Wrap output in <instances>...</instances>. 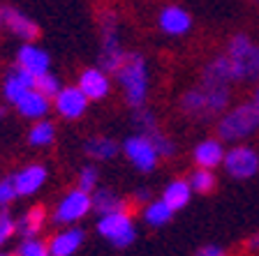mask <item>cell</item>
Instances as JSON below:
<instances>
[{
    "label": "cell",
    "instance_id": "11",
    "mask_svg": "<svg viewBox=\"0 0 259 256\" xmlns=\"http://www.w3.org/2000/svg\"><path fill=\"white\" fill-rule=\"evenodd\" d=\"M14 65L21 67L23 72H28L30 76L37 79L39 74H47L51 72V56H49L47 48H42L39 44L35 42H23L16 51V58H14Z\"/></svg>",
    "mask_w": 259,
    "mask_h": 256
},
{
    "label": "cell",
    "instance_id": "21",
    "mask_svg": "<svg viewBox=\"0 0 259 256\" xmlns=\"http://www.w3.org/2000/svg\"><path fill=\"white\" fill-rule=\"evenodd\" d=\"M83 152L93 162H109L120 152V143L111 136L100 134V136H91V139L83 141Z\"/></svg>",
    "mask_w": 259,
    "mask_h": 256
},
{
    "label": "cell",
    "instance_id": "35",
    "mask_svg": "<svg viewBox=\"0 0 259 256\" xmlns=\"http://www.w3.org/2000/svg\"><path fill=\"white\" fill-rule=\"evenodd\" d=\"M194 256H227V249L220 245H213V242H208V245H201L199 249L194 251Z\"/></svg>",
    "mask_w": 259,
    "mask_h": 256
},
{
    "label": "cell",
    "instance_id": "39",
    "mask_svg": "<svg viewBox=\"0 0 259 256\" xmlns=\"http://www.w3.org/2000/svg\"><path fill=\"white\" fill-rule=\"evenodd\" d=\"M0 256H14V251H5V249H0Z\"/></svg>",
    "mask_w": 259,
    "mask_h": 256
},
{
    "label": "cell",
    "instance_id": "12",
    "mask_svg": "<svg viewBox=\"0 0 259 256\" xmlns=\"http://www.w3.org/2000/svg\"><path fill=\"white\" fill-rule=\"evenodd\" d=\"M234 74H232V65H229V58L225 54L210 58L208 63L204 65L199 76V85L206 88V90H215V88H232Z\"/></svg>",
    "mask_w": 259,
    "mask_h": 256
},
{
    "label": "cell",
    "instance_id": "22",
    "mask_svg": "<svg viewBox=\"0 0 259 256\" xmlns=\"http://www.w3.org/2000/svg\"><path fill=\"white\" fill-rule=\"evenodd\" d=\"M192 187H190L188 178H174L171 182H167V187L162 189V201L167 203L169 208L174 210V213H178V210H183L185 206L190 203V198H192Z\"/></svg>",
    "mask_w": 259,
    "mask_h": 256
},
{
    "label": "cell",
    "instance_id": "15",
    "mask_svg": "<svg viewBox=\"0 0 259 256\" xmlns=\"http://www.w3.org/2000/svg\"><path fill=\"white\" fill-rule=\"evenodd\" d=\"M86 242V231L76 226H63L49 238V249L51 256H74Z\"/></svg>",
    "mask_w": 259,
    "mask_h": 256
},
{
    "label": "cell",
    "instance_id": "24",
    "mask_svg": "<svg viewBox=\"0 0 259 256\" xmlns=\"http://www.w3.org/2000/svg\"><path fill=\"white\" fill-rule=\"evenodd\" d=\"M178 109L183 116L190 118H208V109H206V92L201 90V85H194L190 90H185L178 99Z\"/></svg>",
    "mask_w": 259,
    "mask_h": 256
},
{
    "label": "cell",
    "instance_id": "25",
    "mask_svg": "<svg viewBox=\"0 0 259 256\" xmlns=\"http://www.w3.org/2000/svg\"><path fill=\"white\" fill-rule=\"evenodd\" d=\"M174 215L176 213H174V210L169 208L162 198H153V201H148L144 206V210H141L144 222L148 226H153V229H162V226H167L169 222L174 219Z\"/></svg>",
    "mask_w": 259,
    "mask_h": 256
},
{
    "label": "cell",
    "instance_id": "41",
    "mask_svg": "<svg viewBox=\"0 0 259 256\" xmlns=\"http://www.w3.org/2000/svg\"><path fill=\"white\" fill-rule=\"evenodd\" d=\"M257 3H259V0H257Z\"/></svg>",
    "mask_w": 259,
    "mask_h": 256
},
{
    "label": "cell",
    "instance_id": "2",
    "mask_svg": "<svg viewBox=\"0 0 259 256\" xmlns=\"http://www.w3.org/2000/svg\"><path fill=\"white\" fill-rule=\"evenodd\" d=\"M215 132L222 143H229V145L245 143V141L252 139L254 134L259 132V109L250 99L241 101V104H234L222 116H218Z\"/></svg>",
    "mask_w": 259,
    "mask_h": 256
},
{
    "label": "cell",
    "instance_id": "13",
    "mask_svg": "<svg viewBox=\"0 0 259 256\" xmlns=\"http://www.w3.org/2000/svg\"><path fill=\"white\" fill-rule=\"evenodd\" d=\"M157 26L167 37H185L192 30V14L181 5H164L157 14Z\"/></svg>",
    "mask_w": 259,
    "mask_h": 256
},
{
    "label": "cell",
    "instance_id": "28",
    "mask_svg": "<svg viewBox=\"0 0 259 256\" xmlns=\"http://www.w3.org/2000/svg\"><path fill=\"white\" fill-rule=\"evenodd\" d=\"M132 127L137 129V134H146V136H153L155 132H160L157 116L148 107L132 111Z\"/></svg>",
    "mask_w": 259,
    "mask_h": 256
},
{
    "label": "cell",
    "instance_id": "17",
    "mask_svg": "<svg viewBox=\"0 0 259 256\" xmlns=\"http://www.w3.org/2000/svg\"><path fill=\"white\" fill-rule=\"evenodd\" d=\"M225 152H227V148L218 136H213V139H204L192 148V162H194L197 169L215 171L218 166H222V162H225Z\"/></svg>",
    "mask_w": 259,
    "mask_h": 256
},
{
    "label": "cell",
    "instance_id": "6",
    "mask_svg": "<svg viewBox=\"0 0 259 256\" xmlns=\"http://www.w3.org/2000/svg\"><path fill=\"white\" fill-rule=\"evenodd\" d=\"M93 210V194L83 192L79 187H72L70 192H65L60 201L56 203L51 222L56 226H76L81 219H86Z\"/></svg>",
    "mask_w": 259,
    "mask_h": 256
},
{
    "label": "cell",
    "instance_id": "27",
    "mask_svg": "<svg viewBox=\"0 0 259 256\" xmlns=\"http://www.w3.org/2000/svg\"><path fill=\"white\" fill-rule=\"evenodd\" d=\"M188 182H190V187H192V192L201 194V196H204V194H210L218 187L215 171H210V169H194L192 173H190Z\"/></svg>",
    "mask_w": 259,
    "mask_h": 256
},
{
    "label": "cell",
    "instance_id": "31",
    "mask_svg": "<svg viewBox=\"0 0 259 256\" xmlns=\"http://www.w3.org/2000/svg\"><path fill=\"white\" fill-rule=\"evenodd\" d=\"M97 185H100V171H97V166H93V164L81 166L79 176H76V187L88 194H93L97 189Z\"/></svg>",
    "mask_w": 259,
    "mask_h": 256
},
{
    "label": "cell",
    "instance_id": "23",
    "mask_svg": "<svg viewBox=\"0 0 259 256\" xmlns=\"http://www.w3.org/2000/svg\"><path fill=\"white\" fill-rule=\"evenodd\" d=\"M118 210H127V203L118 192H113L109 187H97L93 192V213H97V217L118 213Z\"/></svg>",
    "mask_w": 259,
    "mask_h": 256
},
{
    "label": "cell",
    "instance_id": "1",
    "mask_svg": "<svg viewBox=\"0 0 259 256\" xmlns=\"http://www.w3.org/2000/svg\"><path fill=\"white\" fill-rule=\"evenodd\" d=\"M116 81L120 85V92H123V99L132 111L137 109H144L148 104V92H151V70H148V63L141 54L132 51L127 54L123 67L116 72Z\"/></svg>",
    "mask_w": 259,
    "mask_h": 256
},
{
    "label": "cell",
    "instance_id": "16",
    "mask_svg": "<svg viewBox=\"0 0 259 256\" xmlns=\"http://www.w3.org/2000/svg\"><path fill=\"white\" fill-rule=\"evenodd\" d=\"M3 26L21 42H35L39 37V26L35 23V19H30L26 12L16 7H3Z\"/></svg>",
    "mask_w": 259,
    "mask_h": 256
},
{
    "label": "cell",
    "instance_id": "40",
    "mask_svg": "<svg viewBox=\"0 0 259 256\" xmlns=\"http://www.w3.org/2000/svg\"><path fill=\"white\" fill-rule=\"evenodd\" d=\"M0 26H3V7H0Z\"/></svg>",
    "mask_w": 259,
    "mask_h": 256
},
{
    "label": "cell",
    "instance_id": "3",
    "mask_svg": "<svg viewBox=\"0 0 259 256\" xmlns=\"http://www.w3.org/2000/svg\"><path fill=\"white\" fill-rule=\"evenodd\" d=\"M225 56L229 58L236 83H257L259 81V44L248 32H236L227 44Z\"/></svg>",
    "mask_w": 259,
    "mask_h": 256
},
{
    "label": "cell",
    "instance_id": "34",
    "mask_svg": "<svg viewBox=\"0 0 259 256\" xmlns=\"http://www.w3.org/2000/svg\"><path fill=\"white\" fill-rule=\"evenodd\" d=\"M16 189H14V182L12 178H0V210H7L10 203L16 201Z\"/></svg>",
    "mask_w": 259,
    "mask_h": 256
},
{
    "label": "cell",
    "instance_id": "14",
    "mask_svg": "<svg viewBox=\"0 0 259 256\" xmlns=\"http://www.w3.org/2000/svg\"><path fill=\"white\" fill-rule=\"evenodd\" d=\"M76 85H79V90L83 92L91 101L107 99L109 92H111V79H109V74L100 67V65H95V67H86V70L79 74Z\"/></svg>",
    "mask_w": 259,
    "mask_h": 256
},
{
    "label": "cell",
    "instance_id": "10",
    "mask_svg": "<svg viewBox=\"0 0 259 256\" xmlns=\"http://www.w3.org/2000/svg\"><path fill=\"white\" fill-rule=\"evenodd\" d=\"M88 104H91V99L79 90V85H63L54 99V111L63 120H79L86 116Z\"/></svg>",
    "mask_w": 259,
    "mask_h": 256
},
{
    "label": "cell",
    "instance_id": "36",
    "mask_svg": "<svg viewBox=\"0 0 259 256\" xmlns=\"http://www.w3.org/2000/svg\"><path fill=\"white\" fill-rule=\"evenodd\" d=\"M132 201L139 203V206H146V203L153 201V198H151V192H148V189H137V192L132 194Z\"/></svg>",
    "mask_w": 259,
    "mask_h": 256
},
{
    "label": "cell",
    "instance_id": "19",
    "mask_svg": "<svg viewBox=\"0 0 259 256\" xmlns=\"http://www.w3.org/2000/svg\"><path fill=\"white\" fill-rule=\"evenodd\" d=\"M14 109L19 111V116L28 118V120H42V118H47L49 113H51V109H54V101L49 99L47 95H42V92H37L35 88H32L30 92H26V95L21 97V99L14 104Z\"/></svg>",
    "mask_w": 259,
    "mask_h": 256
},
{
    "label": "cell",
    "instance_id": "38",
    "mask_svg": "<svg viewBox=\"0 0 259 256\" xmlns=\"http://www.w3.org/2000/svg\"><path fill=\"white\" fill-rule=\"evenodd\" d=\"M250 101H252L254 107L259 109V81L254 83V88H252V95H250Z\"/></svg>",
    "mask_w": 259,
    "mask_h": 256
},
{
    "label": "cell",
    "instance_id": "32",
    "mask_svg": "<svg viewBox=\"0 0 259 256\" xmlns=\"http://www.w3.org/2000/svg\"><path fill=\"white\" fill-rule=\"evenodd\" d=\"M16 235V217L7 210H0V249H5V245Z\"/></svg>",
    "mask_w": 259,
    "mask_h": 256
},
{
    "label": "cell",
    "instance_id": "29",
    "mask_svg": "<svg viewBox=\"0 0 259 256\" xmlns=\"http://www.w3.org/2000/svg\"><path fill=\"white\" fill-rule=\"evenodd\" d=\"M14 256H51V249H49V242L39 238H21V242L14 249Z\"/></svg>",
    "mask_w": 259,
    "mask_h": 256
},
{
    "label": "cell",
    "instance_id": "26",
    "mask_svg": "<svg viewBox=\"0 0 259 256\" xmlns=\"http://www.w3.org/2000/svg\"><path fill=\"white\" fill-rule=\"evenodd\" d=\"M28 143L32 148H49V145L56 143V125L49 120V118H42V120H35L28 129Z\"/></svg>",
    "mask_w": 259,
    "mask_h": 256
},
{
    "label": "cell",
    "instance_id": "5",
    "mask_svg": "<svg viewBox=\"0 0 259 256\" xmlns=\"http://www.w3.org/2000/svg\"><path fill=\"white\" fill-rule=\"evenodd\" d=\"M95 229L109 245L118 247V249L135 245L137 240V222L132 219V215L127 210H118V213L97 217Z\"/></svg>",
    "mask_w": 259,
    "mask_h": 256
},
{
    "label": "cell",
    "instance_id": "33",
    "mask_svg": "<svg viewBox=\"0 0 259 256\" xmlns=\"http://www.w3.org/2000/svg\"><path fill=\"white\" fill-rule=\"evenodd\" d=\"M151 139H153V143H155L162 160H171V157L176 155V143H174L171 136H167V134H162V132H155Z\"/></svg>",
    "mask_w": 259,
    "mask_h": 256
},
{
    "label": "cell",
    "instance_id": "9",
    "mask_svg": "<svg viewBox=\"0 0 259 256\" xmlns=\"http://www.w3.org/2000/svg\"><path fill=\"white\" fill-rule=\"evenodd\" d=\"M10 178H12V182H14L16 196L28 198V196H35V194L47 185L49 171H47V166L39 164V162H30V164L21 166L19 171H14Z\"/></svg>",
    "mask_w": 259,
    "mask_h": 256
},
{
    "label": "cell",
    "instance_id": "4",
    "mask_svg": "<svg viewBox=\"0 0 259 256\" xmlns=\"http://www.w3.org/2000/svg\"><path fill=\"white\" fill-rule=\"evenodd\" d=\"M100 37H102V48H100V67L107 74H116L123 67L127 51L120 46V28L116 12H102L100 14Z\"/></svg>",
    "mask_w": 259,
    "mask_h": 256
},
{
    "label": "cell",
    "instance_id": "7",
    "mask_svg": "<svg viewBox=\"0 0 259 256\" xmlns=\"http://www.w3.org/2000/svg\"><path fill=\"white\" fill-rule=\"evenodd\" d=\"M120 152L139 173H153L162 160L153 139L146 136V134H130L120 143Z\"/></svg>",
    "mask_w": 259,
    "mask_h": 256
},
{
    "label": "cell",
    "instance_id": "30",
    "mask_svg": "<svg viewBox=\"0 0 259 256\" xmlns=\"http://www.w3.org/2000/svg\"><path fill=\"white\" fill-rule=\"evenodd\" d=\"M60 88H63V83H60V79L54 74V72H47V74H39L37 79H35V90L42 92V95H47L49 99L54 101L56 95L60 92Z\"/></svg>",
    "mask_w": 259,
    "mask_h": 256
},
{
    "label": "cell",
    "instance_id": "8",
    "mask_svg": "<svg viewBox=\"0 0 259 256\" xmlns=\"http://www.w3.org/2000/svg\"><path fill=\"white\" fill-rule=\"evenodd\" d=\"M222 169L234 180H250L259 173V150L250 143H236L227 148Z\"/></svg>",
    "mask_w": 259,
    "mask_h": 256
},
{
    "label": "cell",
    "instance_id": "37",
    "mask_svg": "<svg viewBox=\"0 0 259 256\" xmlns=\"http://www.w3.org/2000/svg\"><path fill=\"white\" fill-rule=\"evenodd\" d=\"M248 249L254 251V254H259V231H257V233H252V235L248 238Z\"/></svg>",
    "mask_w": 259,
    "mask_h": 256
},
{
    "label": "cell",
    "instance_id": "20",
    "mask_svg": "<svg viewBox=\"0 0 259 256\" xmlns=\"http://www.w3.org/2000/svg\"><path fill=\"white\" fill-rule=\"evenodd\" d=\"M47 222H49L47 208L44 206H30L26 213L16 217V235H21V238H39Z\"/></svg>",
    "mask_w": 259,
    "mask_h": 256
},
{
    "label": "cell",
    "instance_id": "18",
    "mask_svg": "<svg viewBox=\"0 0 259 256\" xmlns=\"http://www.w3.org/2000/svg\"><path fill=\"white\" fill-rule=\"evenodd\" d=\"M32 88H35V76H30L28 72H23L21 67H16V65L5 74V79H3V97H5V101L12 104V107H14L26 92H30Z\"/></svg>",
    "mask_w": 259,
    "mask_h": 256
}]
</instances>
